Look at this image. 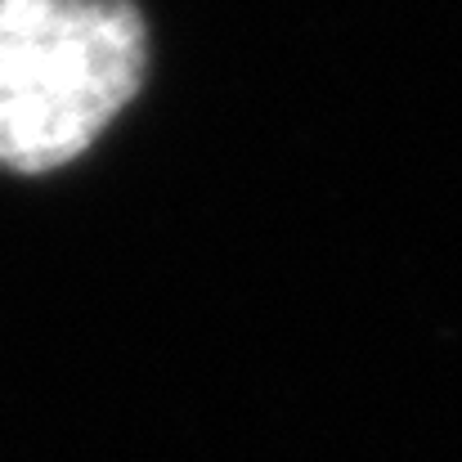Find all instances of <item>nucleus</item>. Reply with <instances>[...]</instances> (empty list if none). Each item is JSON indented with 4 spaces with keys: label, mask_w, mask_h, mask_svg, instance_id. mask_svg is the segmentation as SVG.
I'll return each mask as SVG.
<instances>
[{
    "label": "nucleus",
    "mask_w": 462,
    "mask_h": 462,
    "mask_svg": "<svg viewBox=\"0 0 462 462\" xmlns=\"http://www.w3.org/2000/svg\"><path fill=\"white\" fill-rule=\"evenodd\" d=\"M144 68L135 0H0V166L77 162L140 95Z\"/></svg>",
    "instance_id": "f257e3e1"
}]
</instances>
